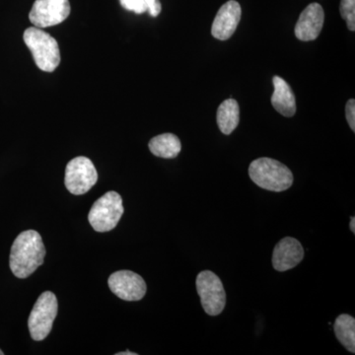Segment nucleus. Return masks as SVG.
<instances>
[{"mask_svg":"<svg viewBox=\"0 0 355 355\" xmlns=\"http://www.w3.org/2000/svg\"><path fill=\"white\" fill-rule=\"evenodd\" d=\"M58 310L57 296L53 292L46 291L39 296L28 320V328L33 340L41 342L50 335Z\"/></svg>","mask_w":355,"mask_h":355,"instance_id":"39448f33","label":"nucleus"},{"mask_svg":"<svg viewBox=\"0 0 355 355\" xmlns=\"http://www.w3.org/2000/svg\"><path fill=\"white\" fill-rule=\"evenodd\" d=\"M340 15L347 21L350 31H355V0H342L340 7Z\"/></svg>","mask_w":355,"mask_h":355,"instance_id":"f3484780","label":"nucleus"},{"mask_svg":"<svg viewBox=\"0 0 355 355\" xmlns=\"http://www.w3.org/2000/svg\"><path fill=\"white\" fill-rule=\"evenodd\" d=\"M324 21L323 7L311 3L299 16L295 26L296 38L303 42L314 41L319 37Z\"/></svg>","mask_w":355,"mask_h":355,"instance_id":"f8f14e48","label":"nucleus"},{"mask_svg":"<svg viewBox=\"0 0 355 355\" xmlns=\"http://www.w3.org/2000/svg\"><path fill=\"white\" fill-rule=\"evenodd\" d=\"M217 125L223 135H231L239 125L240 108L234 99L222 102L216 114Z\"/></svg>","mask_w":355,"mask_h":355,"instance_id":"4468645a","label":"nucleus"},{"mask_svg":"<svg viewBox=\"0 0 355 355\" xmlns=\"http://www.w3.org/2000/svg\"><path fill=\"white\" fill-rule=\"evenodd\" d=\"M116 355H137V354H135V352H118V354H116Z\"/></svg>","mask_w":355,"mask_h":355,"instance_id":"4be33fe9","label":"nucleus"},{"mask_svg":"<svg viewBox=\"0 0 355 355\" xmlns=\"http://www.w3.org/2000/svg\"><path fill=\"white\" fill-rule=\"evenodd\" d=\"M46 256L43 239L37 231H23L11 247L9 266L18 279H27L44 263Z\"/></svg>","mask_w":355,"mask_h":355,"instance_id":"f257e3e1","label":"nucleus"},{"mask_svg":"<svg viewBox=\"0 0 355 355\" xmlns=\"http://www.w3.org/2000/svg\"><path fill=\"white\" fill-rule=\"evenodd\" d=\"M350 230L352 231V232L355 233V217L352 216V219H350V225H349Z\"/></svg>","mask_w":355,"mask_h":355,"instance_id":"412c9836","label":"nucleus"},{"mask_svg":"<svg viewBox=\"0 0 355 355\" xmlns=\"http://www.w3.org/2000/svg\"><path fill=\"white\" fill-rule=\"evenodd\" d=\"M69 0H36L29 14V19L34 27H51L67 19L70 14Z\"/></svg>","mask_w":355,"mask_h":355,"instance_id":"6e6552de","label":"nucleus"},{"mask_svg":"<svg viewBox=\"0 0 355 355\" xmlns=\"http://www.w3.org/2000/svg\"><path fill=\"white\" fill-rule=\"evenodd\" d=\"M336 338L349 352H355V319L349 314L340 315L334 324Z\"/></svg>","mask_w":355,"mask_h":355,"instance_id":"dca6fc26","label":"nucleus"},{"mask_svg":"<svg viewBox=\"0 0 355 355\" xmlns=\"http://www.w3.org/2000/svg\"><path fill=\"white\" fill-rule=\"evenodd\" d=\"M275 91L272 96L273 108L282 116L291 118L296 113V99L293 91L284 79L275 76L272 79Z\"/></svg>","mask_w":355,"mask_h":355,"instance_id":"ddd939ff","label":"nucleus"},{"mask_svg":"<svg viewBox=\"0 0 355 355\" xmlns=\"http://www.w3.org/2000/svg\"><path fill=\"white\" fill-rule=\"evenodd\" d=\"M345 116L352 132H355V100L350 99L345 106Z\"/></svg>","mask_w":355,"mask_h":355,"instance_id":"6ab92c4d","label":"nucleus"},{"mask_svg":"<svg viewBox=\"0 0 355 355\" xmlns=\"http://www.w3.org/2000/svg\"><path fill=\"white\" fill-rule=\"evenodd\" d=\"M148 146L153 155L165 159L176 158L182 149L179 137L173 133H163L153 137Z\"/></svg>","mask_w":355,"mask_h":355,"instance_id":"2eb2a0df","label":"nucleus"},{"mask_svg":"<svg viewBox=\"0 0 355 355\" xmlns=\"http://www.w3.org/2000/svg\"><path fill=\"white\" fill-rule=\"evenodd\" d=\"M147 7V11L153 17H157L162 10L160 0H144Z\"/></svg>","mask_w":355,"mask_h":355,"instance_id":"aec40b11","label":"nucleus"},{"mask_svg":"<svg viewBox=\"0 0 355 355\" xmlns=\"http://www.w3.org/2000/svg\"><path fill=\"white\" fill-rule=\"evenodd\" d=\"M304 258V249L298 240L286 237L280 240L272 253V266L277 272L295 268Z\"/></svg>","mask_w":355,"mask_h":355,"instance_id":"9b49d317","label":"nucleus"},{"mask_svg":"<svg viewBox=\"0 0 355 355\" xmlns=\"http://www.w3.org/2000/svg\"><path fill=\"white\" fill-rule=\"evenodd\" d=\"M120 2L123 8L135 13L142 14L147 11L144 0H120Z\"/></svg>","mask_w":355,"mask_h":355,"instance_id":"a211bd4d","label":"nucleus"},{"mask_svg":"<svg viewBox=\"0 0 355 355\" xmlns=\"http://www.w3.org/2000/svg\"><path fill=\"white\" fill-rule=\"evenodd\" d=\"M249 176L257 186L275 193L288 190L293 184L291 169L272 158L254 160L249 167Z\"/></svg>","mask_w":355,"mask_h":355,"instance_id":"f03ea898","label":"nucleus"},{"mask_svg":"<svg viewBox=\"0 0 355 355\" xmlns=\"http://www.w3.org/2000/svg\"><path fill=\"white\" fill-rule=\"evenodd\" d=\"M123 214V198L112 191L96 200L89 211L88 220L97 232H109L116 228Z\"/></svg>","mask_w":355,"mask_h":355,"instance_id":"20e7f679","label":"nucleus"},{"mask_svg":"<svg viewBox=\"0 0 355 355\" xmlns=\"http://www.w3.org/2000/svg\"><path fill=\"white\" fill-rule=\"evenodd\" d=\"M110 289L114 295L125 301H139L146 294L144 279L130 270H119L109 277Z\"/></svg>","mask_w":355,"mask_h":355,"instance_id":"1a4fd4ad","label":"nucleus"},{"mask_svg":"<svg viewBox=\"0 0 355 355\" xmlns=\"http://www.w3.org/2000/svg\"><path fill=\"white\" fill-rule=\"evenodd\" d=\"M242 9L239 2L229 0L217 12L212 23L211 35L219 41H226L234 34L240 20Z\"/></svg>","mask_w":355,"mask_h":355,"instance_id":"9d476101","label":"nucleus"},{"mask_svg":"<svg viewBox=\"0 0 355 355\" xmlns=\"http://www.w3.org/2000/svg\"><path fill=\"white\" fill-rule=\"evenodd\" d=\"M196 284L205 313L209 316L221 314L226 305V293L220 279L210 270H203L198 273Z\"/></svg>","mask_w":355,"mask_h":355,"instance_id":"423d86ee","label":"nucleus"},{"mask_svg":"<svg viewBox=\"0 0 355 355\" xmlns=\"http://www.w3.org/2000/svg\"><path fill=\"white\" fill-rule=\"evenodd\" d=\"M98 181V173L92 161L84 156L70 160L65 168L64 184L76 196L88 193Z\"/></svg>","mask_w":355,"mask_h":355,"instance_id":"0eeeda50","label":"nucleus"},{"mask_svg":"<svg viewBox=\"0 0 355 355\" xmlns=\"http://www.w3.org/2000/svg\"><path fill=\"white\" fill-rule=\"evenodd\" d=\"M3 354H4V352H2V350H1V349H0V355H3Z\"/></svg>","mask_w":355,"mask_h":355,"instance_id":"5701e85b","label":"nucleus"},{"mask_svg":"<svg viewBox=\"0 0 355 355\" xmlns=\"http://www.w3.org/2000/svg\"><path fill=\"white\" fill-rule=\"evenodd\" d=\"M23 39L40 69L46 72H53L57 69L60 62L57 40L37 27L28 28Z\"/></svg>","mask_w":355,"mask_h":355,"instance_id":"7ed1b4c3","label":"nucleus"}]
</instances>
